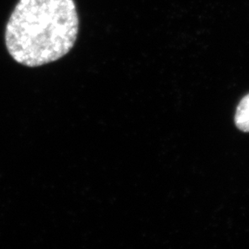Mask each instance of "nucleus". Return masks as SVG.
<instances>
[{"mask_svg":"<svg viewBox=\"0 0 249 249\" xmlns=\"http://www.w3.org/2000/svg\"><path fill=\"white\" fill-rule=\"evenodd\" d=\"M235 122L239 129L249 132V94L239 104L235 113Z\"/></svg>","mask_w":249,"mask_h":249,"instance_id":"f03ea898","label":"nucleus"},{"mask_svg":"<svg viewBox=\"0 0 249 249\" xmlns=\"http://www.w3.org/2000/svg\"><path fill=\"white\" fill-rule=\"evenodd\" d=\"M78 29L73 0H19L5 28V45L17 62L38 67L66 56Z\"/></svg>","mask_w":249,"mask_h":249,"instance_id":"f257e3e1","label":"nucleus"}]
</instances>
